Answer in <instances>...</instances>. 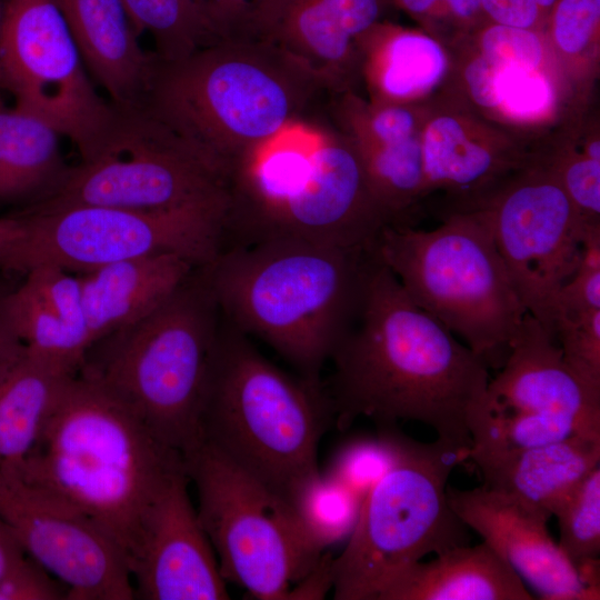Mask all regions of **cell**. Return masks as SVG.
<instances>
[{
    "instance_id": "e0dca14e",
    "label": "cell",
    "mask_w": 600,
    "mask_h": 600,
    "mask_svg": "<svg viewBox=\"0 0 600 600\" xmlns=\"http://www.w3.org/2000/svg\"><path fill=\"white\" fill-rule=\"evenodd\" d=\"M421 142L427 194L444 191L453 210L474 207L524 168L533 146L444 89L424 103Z\"/></svg>"
},
{
    "instance_id": "9a60e30c",
    "label": "cell",
    "mask_w": 600,
    "mask_h": 600,
    "mask_svg": "<svg viewBox=\"0 0 600 600\" xmlns=\"http://www.w3.org/2000/svg\"><path fill=\"white\" fill-rule=\"evenodd\" d=\"M390 223L351 141L336 126H317L307 168L233 236L234 244L298 239L370 249Z\"/></svg>"
},
{
    "instance_id": "74e56055",
    "label": "cell",
    "mask_w": 600,
    "mask_h": 600,
    "mask_svg": "<svg viewBox=\"0 0 600 600\" xmlns=\"http://www.w3.org/2000/svg\"><path fill=\"white\" fill-rule=\"evenodd\" d=\"M221 40H268L287 0H199Z\"/></svg>"
},
{
    "instance_id": "bcb514c9",
    "label": "cell",
    "mask_w": 600,
    "mask_h": 600,
    "mask_svg": "<svg viewBox=\"0 0 600 600\" xmlns=\"http://www.w3.org/2000/svg\"><path fill=\"white\" fill-rule=\"evenodd\" d=\"M6 4H7V0H0V34H1V29H2V23H3V18H4Z\"/></svg>"
},
{
    "instance_id": "1f68e13d",
    "label": "cell",
    "mask_w": 600,
    "mask_h": 600,
    "mask_svg": "<svg viewBox=\"0 0 600 600\" xmlns=\"http://www.w3.org/2000/svg\"><path fill=\"white\" fill-rule=\"evenodd\" d=\"M544 34L572 113L596 102L600 71V0H557Z\"/></svg>"
},
{
    "instance_id": "8d00e7d4",
    "label": "cell",
    "mask_w": 600,
    "mask_h": 600,
    "mask_svg": "<svg viewBox=\"0 0 600 600\" xmlns=\"http://www.w3.org/2000/svg\"><path fill=\"white\" fill-rule=\"evenodd\" d=\"M552 334L570 370L600 394V309L558 314Z\"/></svg>"
},
{
    "instance_id": "4316f807",
    "label": "cell",
    "mask_w": 600,
    "mask_h": 600,
    "mask_svg": "<svg viewBox=\"0 0 600 600\" xmlns=\"http://www.w3.org/2000/svg\"><path fill=\"white\" fill-rule=\"evenodd\" d=\"M197 268L178 254H157L80 273L92 344L149 314Z\"/></svg>"
},
{
    "instance_id": "cb8c5ba5",
    "label": "cell",
    "mask_w": 600,
    "mask_h": 600,
    "mask_svg": "<svg viewBox=\"0 0 600 600\" xmlns=\"http://www.w3.org/2000/svg\"><path fill=\"white\" fill-rule=\"evenodd\" d=\"M84 67L114 104H141L156 64L122 0H56Z\"/></svg>"
},
{
    "instance_id": "52a82bcc",
    "label": "cell",
    "mask_w": 600,
    "mask_h": 600,
    "mask_svg": "<svg viewBox=\"0 0 600 600\" xmlns=\"http://www.w3.org/2000/svg\"><path fill=\"white\" fill-rule=\"evenodd\" d=\"M372 252L410 299L500 368L527 310L480 209L453 210L432 230L384 226Z\"/></svg>"
},
{
    "instance_id": "ba28073f",
    "label": "cell",
    "mask_w": 600,
    "mask_h": 600,
    "mask_svg": "<svg viewBox=\"0 0 600 600\" xmlns=\"http://www.w3.org/2000/svg\"><path fill=\"white\" fill-rule=\"evenodd\" d=\"M467 452L439 439L408 438L398 461L363 499L344 550L332 559L336 600H377L406 567L468 544V527L447 496L448 478L467 462Z\"/></svg>"
},
{
    "instance_id": "83f0119b",
    "label": "cell",
    "mask_w": 600,
    "mask_h": 600,
    "mask_svg": "<svg viewBox=\"0 0 600 600\" xmlns=\"http://www.w3.org/2000/svg\"><path fill=\"white\" fill-rule=\"evenodd\" d=\"M518 574L486 543L456 546L396 574L377 600H532Z\"/></svg>"
},
{
    "instance_id": "f1b7e54d",
    "label": "cell",
    "mask_w": 600,
    "mask_h": 600,
    "mask_svg": "<svg viewBox=\"0 0 600 600\" xmlns=\"http://www.w3.org/2000/svg\"><path fill=\"white\" fill-rule=\"evenodd\" d=\"M60 137L33 113L6 104L0 92V206L24 208L60 186L69 168Z\"/></svg>"
},
{
    "instance_id": "d6986e66",
    "label": "cell",
    "mask_w": 600,
    "mask_h": 600,
    "mask_svg": "<svg viewBox=\"0 0 600 600\" xmlns=\"http://www.w3.org/2000/svg\"><path fill=\"white\" fill-rule=\"evenodd\" d=\"M458 518L542 600H599L600 578L581 571L549 534L550 516L483 486L447 487Z\"/></svg>"
},
{
    "instance_id": "e575fe53",
    "label": "cell",
    "mask_w": 600,
    "mask_h": 600,
    "mask_svg": "<svg viewBox=\"0 0 600 600\" xmlns=\"http://www.w3.org/2000/svg\"><path fill=\"white\" fill-rule=\"evenodd\" d=\"M407 440L408 437L394 428H382L374 437L352 439L338 449L327 474L363 501L398 461Z\"/></svg>"
},
{
    "instance_id": "8fae6325",
    "label": "cell",
    "mask_w": 600,
    "mask_h": 600,
    "mask_svg": "<svg viewBox=\"0 0 600 600\" xmlns=\"http://www.w3.org/2000/svg\"><path fill=\"white\" fill-rule=\"evenodd\" d=\"M229 204L170 210H132L74 206L18 214L23 234L0 257V269L24 273L51 263L83 273L110 263L178 254L197 267L212 262L223 249Z\"/></svg>"
},
{
    "instance_id": "9c48e42d",
    "label": "cell",
    "mask_w": 600,
    "mask_h": 600,
    "mask_svg": "<svg viewBox=\"0 0 600 600\" xmlns=\"http://www.w3.org/2000/svg\"><path fill=\"white\" fill-rule=\"evenodd\" d=\"M184 463L197 490L199 521L226 582L261 600L294 599L323 552L292 506L206 442Z\"/></svg>"
},
{
    "instance_id": "44dd1931",
    "label": "cell",
    "mask_w": 600,
    "mask_h": 600,
    "mask_svg": "<svg viewBox=\"0 0 600 600\" xmlns=\"http://www.w3.org/2000/svg\"><path fill=\"white\" fill-rule=\"evenodd\" d=\"M334 97L336 127L353 144L377 199L392 223H409L412 210L428 196L421 142L424 104L373 102L356 91Z\"/></svg>"
},
{
    "instance_id": "5b68a950",
    "label": "cell",
    "mask_w": 600,
    "mask_h": 600,
    "mask_svg": "<svg viewBox=\"0 0 600 600\" xmlns=\"http://www.w3.org/2000/svg\"><path fill=\"white\" fill-rule=\"evenodd\" d=\"M331 402L321 386L294 379L246 334L220 326L204 406L202 442L291 506L320 474L318 444Z\"/></svg>"
},
{
    "instance_id": "7a4b0ae2",
    "label": "cell",
    "mask_w": 600,
    "mask_h": 600,
    "mask_svg": "<svg viewBox=\"0 0 600 600\" xmlns=\"http://www.w3.org/2000/svg\"><path fill=\"white\" fill-rule=\"evenodd\" d=\"M183 469L180 452L101 382L78 371L64 380L19 477L90 518L129 566L151 503Z\"/></svg>"
},
{
    "instance_id": "836d02e7",
    "label": "cell",
    "mask_w": 600,
    "mask_h": 600,
    "mask_svg": "<svg viewBox=\"0 0 600 600\" xmlns=\"http://www.w3.org/2000/svg\"><path fill=\"white\" fill-rule=\"evenodd\" d=\"M361 504L362 500L352 490L320 472L299 491L292 508L310 541L323 552L349 539Z\"/></svg>"
},
{
    "instance_id": "6da1fadb",
    "label": "cell",
    "mask_w": 600,
    "mask_h": 600,
    "mask_svg": "<svg viewBox=\"0 0 600 600\" xmlns=\"http://www.w3.org/2000/svg\"><path fill=\"white\" fill-rule=\"evenodd\" d=\"M331 359L333 421L366 417L380 429L419 421L468 451L490 380L487 363L417 306L371 254L354 318Z\"/></svg>"
},
{
    "instance_id": "4fadbf2b",
    "label": "cell",
    "mask_w": 600,
    "mask_h": 600,
    "mask_svg": "<svg viewBox=\"0 0 600 600\" xmlns=\"http://www.w3.org/2000/svg\"><path fill=\"white\" fill-rule=\"evenodd\" d=\"M0 92L82 153L106 124L110 100L96 90L56 0H7L0 34Z\"/></svg>"
},
{
    "instance_id": "484cf974",
    "label": "cell",
    "mask_w": 600,
    "mask_h": 600,
    "mask_svg": "<svg viewBox=\"0 0 600 600\" xmlns=\"http://www.w3.org/2000/svg\"><path fill=\"white\" fill-rule=\"evenodd\" d=\"M360 48L361 84L370 101L423 104L448 81V48L419 27L381 20L364 34Z\"/></svg>"
},
{
    "instance_id": "ab89813d",
    "label": "cell",
    "mask_w": 600,
    "mask_h": 600,
    "mask_svg": "<svg viewBox=\"0 0 600 600\" xmlns=\"http://www.w3.org/2000/svg\"><path fill=\"white\" fill-rule=\"evenodd\" d=\"M594 309H600V226L584 234L579 264L558 293L553 321L561 313Z\"/></svg>"
},
{
    "instance_id": "ac0fdd59",
    "label": "cell",
    "mask_w": 600,
    "mask_h": 600,
    "mask_svg": "<svg viewBox=\"0 0 600 600\" xmlns=\"http://www.w3.org/2000/svg\"><path fill=\"white\" fill-rule=\"evenodd\" d=\"M186 469L172 474L151 503L129 569L136 598L229 599L214 550L192 506Z\"/></svg>"
},
{
    "instance_id": "ee69618b",
    "label": "cell",
    "mask_w": 600,
    "mask_h": 600,
    "mask_svg": "<svg viewBox=\"0 0 600 600\" xmlns=\"http://www.w3.org/2000/svg\"><path fill=\"white\" fill-rule=\"evenodd\" d=\"M27 557L0 517V579Z\"/></svg>"
},
{
    "instance_id": "f546056e",
    "label": "cell",
    "mask_w": 600,
    "mask_h": 600,
    "mask_svg": "<svg viewBox=\"0 0 600 600\" xmlns=\"http://www.w3.org/2000/svg\"><path fill=\"white\" fill-rule=\"evenodd\" d=\"M70 374L29 353L0 380V470L20 476Z\"/></svg>"
},
{
    "instance_id": "ffe728a7",
    "label": "cell",
    "mask_w": 600,
    "mask_h": 600,
    "mask_svg": "<svg viewBox=\"0 0 600 600\" xmlns=\"http://www.w3.org/2000/svg\"><path fill=\"white\" fill-rule=\"evenodd\" d=\"M478 413L553 418L600 440V394L578 379L557 340L528 312L499 373L489 380Z\"/></svg>"
},
{
    "instance_id": "2e32d148",
    "label": "cell",
    "mask_w": 600,
    "mask_h": 600,
    "mask_svg": "<svg viewBox=\"0 0 600 600\" xmlns=\"http://www.w3.org/2000/svg\"><path fill=\"white\" fill-rule=\"evenodd\" d=\"M0 517L23 552L66 588L67 600L136 599L121 549L69 503L0 470Z\"/></svg>"
},
{
    "instance_id": "3957f363",
    "label": "cell",
    "mask_w": 600,
    "mask_h": 600,
    "mask_svg": "<svg viewBox=\"0 0 600 600\" xmlns=\"http://www.w3.org/2000/svg\"><path fill=\"white\" fill-rule=\"evenodd\" d=\"M327 92L268 40H221L176 61L156 60L141 103L227 186L254 152Z\"/></svg>"
},
{
    "instance_id": "8992f818",
    "label": "cell",
    "mask_w": 600,
    "mask_h": 600,
    "mask_svg": "<svg viewBox=\"0 0 600 600\" xmlns=\"http://www.w3.org/2000/svg\"><path fill=\"white\" fill-rule=\"evenodd\" d=\"M220 314L206 267H199L149 314L94 342L78 371L107 387L184 458L202 442Z\"/></svg>"
},
{
    "instance_id": "60d3db41",
    "label": "cell",
    "mask_w": 600,
    "mask_h": 600,
    "mask_svg": "<svg viewBox=\"0 0 600 600\" xmlns=\"http://www.w3.org/2000/svg\"><path fill=\"white\" fill-rule=\"evenodd\" d=\"M66 588L28 556L0 579V600H61Z\"/></svg>"
},
{
    "instance_id": "7402d4cb",
    "label": "cell",
    "mask_w": 600,
    "mask_h": 600,
    "mask_svg": "<svg viewBox=\"0 0 600 600\" xmlns=\"http://www.w3.org/2000/svg\"><path fill=\"white\" fill-rule=\"evenodd\" d=\"M389 8L387 0H287L268 41L300 61L326 91H357L360 42Z\"/></svg>"
},
{
    "instance_id": "d590c367",
    "label": "cell",
    "mask_w": 600,
    "mask_h": 600,
    "mask_svg": "<svg viewBox=\"0 0 600 600\" xmlns=\"http://www.w3.org/2000/svg\"><path fill=\"white\" fill-rule=\"evenodd\" d=\"M553 516L558 519L559 547L577 567L599 559L600 467L590 471L567 496Z\"/></svg>"
},
{
    "instance_id": "d4e9b609",
    "label": "cell",
    "mask_w": 600,
    "mask_h": 600,
    "mask_svg": "<svg viewBox=\"0 0 600 600\" xmlns=\"http://www.w3.org/2000/svg\"><path fill=\"white\" fill-rule=\"evenodd\" d=\"M467 461L483 487L552 517L573 488L600 462V440L579 434L520 449H469Z\"/></svg>"
},
{
    "instance_id": "5bb4252c",
    "label": "cell",
    "mask_w": 600,
    "mask_h": 600,
    "mask_svg": "<svg viewBox=\"0 0 600 600\" xmlns=\"http://www.w3.org/2000/svg\"><path fill=\"white\" fill-rule=\"evenodd\" d=\"M470 209L484 212L527 312L553 337L557 297L579 264L590 227L557 179L531 162Z\"/></svg>"
},
{
    "instance_id": "f6af8a7d",
    "label": "cell",
    "mask_w": 600,
    "mask_h": 600,
    "mask_svg": "<svg viewBox=\"0 0 600 600\" xmlns=\"http://www.w3.org/2000/svg\"><path fill=\"white\" fill-rule=\"evenodd\" d=\"M22 219L13 213L0 218V257L23 234Z\"/></svg>"
},
{
    "instance_id": "7c38bea8",
    "label": "cell",
    "mask_w": 600,
    "mask_h": 600,
    "mask_svg": "<svg viewBox=\"0 0 600 600\" xmlns=\"http://www.w3.org/2000/svg\"><path fill=\"white\" fill-rule=\"evenodd\" d=\"M447 48L443 89L487 120L534 143L571 114L544 32L486 21Z\"/></svg>"
},
{
    "instance_id": "7bdbcfd3",
    "label": "cell",
    "mask_w": 600,
    "mask_h": 600,
    "mask_svg": "<svg viewBox=\"0 0 600 600\" xmlns=\"http://www.w3.org/2000/svg\"><path fill=\"white\" fill-rule=\"evenodd\" d=\"M9 291L10 289L0 282V380L27 352L7 316L6 298Z\"/></svg>"
},
{
    "instance_id": "b9f144b4",
    "label": "cell",
    "mask_w": 600,
    "mask_h": 600,
    "mask_svg": "<svg viewBox=\"0 0 600 600\" xmlns=\"http://www.w3.org/2000/svg\"><path fill=\"white\" fill-rule=\"evenodd\" d=\"M557 0H482L487 21L544 32Z\"/></svg>"
},
{
    "instance_id": "603a6c76",
    "label": "cell",
    "mask_w": 600,
    "mask_h": 600,
    "mask_svg": "<svg viewBox=\"0 0 600 600\" xmlns=\"http://www.w3.org/2000/svg\"><path fill=\"white\" fill-rule=\"evenodd\" d=\"M40 263L10 289L6 311L27 351L67 373L80 369L92 346L79 276Z\"/></svg>"
},
{
    "instance_id": "277c9868",
    "label": "cell",
    "mask_w": 600,
    "mask_h": 600,
    "mask_svg": "<svg viewBox=\"0 0 600 600\" xmlns=\"http://www.w3.org/2000/svg\"><path fill=\"white\" fill-rule=\"evenodd\" d=\"M372 249L298 239L223 248L204 266L226 321L266 341L301 378L320 371L358 310Z\"/></svg>"
},
{
    "instance_id": "4dcf8cb0",
    "label": "cell",
    "mask_w": 600,
    "mask_h": 600,
    "mask_svg": "<svg viewBox=\"0 0 600 600\" xmlns=\"http://www.w3.org/2000/svg\"><path fill=\"white\" fill-rule=\"evenodd\" d=\"M529 162L557 179L587 227L600 224V119L596 102L536 141Z\"/></svg>"
},
{
    "instance_id": "d6a6232c",
    "label": "cell",
    "mask_w": 600,
    "mask_h": 600,
    "mask_svg": "<svg viewBox=\"0 0 600 600\" xmlns=\"http://www.w3.org/2000/svg\"><path fill=\"white\" fill-rule=\"evenodd\" d=\"M141 36L148 32L160 61H176L218 42L199 0H122Z\"/></svg>"
},
{
    "instance_id": "30bf717a",
    "label": "cell",
    "mask_w": 600,
    "mask_h": 600,
    "mask_svg": "<svg viewBox=\"0 0 600 600\" xmlns=\"http://www.w3.org/2000/svg\"><path fill=\"white\" fill-rule=\"evenodd\" d=\"M80 157L48 198L21 209L170 210L229 204L224 182L142 104L111 102L106 124Z\"/></svg>"
},
{
    "instance_id": "f35d334b",
    "label": "cell",
    "mask_w": 600,
    "mask_h": 600,
    "mask_svg": "<svg viewBox=\"0 0 600 600\" xmlns=\"http://www.w3.org/2000/svg\"><path fill=\"white\" fill-rule=\"evenodd\" d=\"M446 47L487 21L482 0H387Z\"/></svg>"
}]
</instances>
